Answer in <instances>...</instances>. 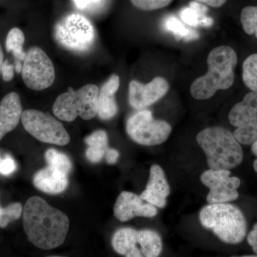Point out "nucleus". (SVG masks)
Segmentation results:
<instances>
[{"label":"nucleus","instance_id":"nucleus-1","mask_svg":"<svg viewBox=\"0 0 257 257\" xmlns=\"http://www.w3.org/2000/svg\"><path fill=\"white\" fill-rule=\"evenodd\" d=\"M23 226L28 239L37 248L50 250L65 241L69 227L64 213L41 197H32L23 209Z\"/></svg>","mask_w":257,"mask_h":257},{"label":"nucleus","instance_id":"nucleus-2","mask_svg":"<svg viewBox=\"0 0 257 257\" xmlns=\"http://www.w3.org/2000/svg\"><path fill=\"white\" fill-rule=\"evenodd\" d=\"M237 55L231 47L219 46L211 51L207 57V73L193 82L191 95L197 100L210 99L219 90H226L234 82V69Z\"/></svg>","mask_w":257,"mask_h":257},{"label":"nucleus","instance_id":"nucleus-3","mask_svg":"<svg viewBox=\"0 0 257 257\" xmlns=\"http://www.w3.org/2000/svg\"><path fill=\"white\" fill-rule=\"evenodd\" d=\"M196 140L205 154L209 169L230 170L242 162V148L234 135L226 128L220 126L204 128L198 134Z\"/></svg>","mask_w":257,"mask_h":257},{"label":"nucleus","instance_id":"nucleus-4","mask_svg":"<svg viewBox=\"0 0 257 257\" xmlns=\"http://www.w3.org/2000/svg\"><path fill=\"white\" fill-rule=\"evenodd\" d=\"M199 220L206 229L212 232L223 242L238 244L246 234V221L242 211L228 203L209 204L202 208Z\"/></svg>","mask_w":257,"mask_h":257},{"label":"nucleus","instance_id":"nucleus-5","mask_svg":"<svg viewBox=\"0 0 257 257\" xmlns=\"http://www.w3.org/2000/svg\"><path fill=\"white\" fill-rule=\"evenodd\" d=\"M99 89L95 84H87L78 90L69 87L67 92L56 99L52 107L56 117L64 121H73L77 116L84 120L95 117L98 112Z\"/></svg>","mask_w":257,"mask_h":257},{"label":"nucleus","instance_id":"nucleus-6","mask_svg":"<svg viewBox=\"0 0 257 257\" xmlns=\"http://www.w3.org/2000/svg\"><path fill=\"white\" fill-rule=\"evenodd\" d=\"M111 245L116 253L126 257H157L162 250L160 235L149 229L121 228L113 235Z\"/></svg>","mask_w":257,"mask_h":257},{"label":"nucleus","instance_id":"nucleus-7","mask_svg":"<svg viewBox=\"0 0 257 257\" xmlns=\"http://www.w3.org/2000/svg\"><path fill=\"white\" fill-rule=\"evenodd\" d=\"M54 35L57 43L74 52L90 50L95 41V31L85 17L70 14L60 20L55 27Z\"/></svg>","mask_w":257,"mask_h":257},{"label":"nucleus","instance_id":"nucleus-8","mask_svg":"<svg viewBox=\"0 0 257 257\" xmlns=\"http://www.w3.org/2000/svg\"><path fill=\"white\" fill-rule=\"evenodd\" d=\"M126 130L135 143L145 146H155L167 141L172 128L167 121L154 119L151 111L142 109L128 118Z\"/></svg>","mask_w":257,"mask_h":257},{"label":"nucleus","instance_id":"nucleus-9","mask_svg":"<svg viewBox=\"0 0 257 257\" xmlns=\"http://www.w3.org/2000/svg\"><path fill=\"white\" fill-rule=\"evenodd\" d=\"M21 120L25 130L42 143L64 146L70 142L62 123L47 113L27 109L23 111Z\"/></svg>","mask_w":257,"mask_h":257},{"label":"nucleus","instance_id":"nucleus-10","mask_svg":"<svg viewBox=\"0 0 257 257\" xmlns=\"http://www.w3.org/2000/svg\"><path fill=\"white\" fill-rule=\"evenodd\" d=\"M22 77L29 89L42 91L53 84L55 69L52 60L42 49L30 48L23 61Z\"/></svg>","mask_w":257,"mask_h":257},{"label":"nucleus","instance_id":"nucleus-11","mask_svg":"<svg viewBox=\"0 0 257 257\" xmlns=\"http://www.w3.org/2000/svg\"><path fill=\"white\" fill-rule=\"evenodd\" d=\"M230 124L236 127L234 136L241 145H251L257 140V92L248 93L235 104L229 114Z\"/></svg>","mask_w":257,"mask_h":257},{"label":"nucleus","instance_id":"nucleus-12","mask_svg":"<svg viewBox=\"0 0 257 257\" xmlns=\"http://www.w3.org/2000/svg\"><path fill=\"white\" fill-rule=\"evenodd\" d=\"M228 170H206L201 175V182L209 189L207 201L209 204L228 203L236 200L239 194L237 189L241 185L238 177H231Z\"/></svg>","mask_w":257,"mask_h":257},{"label":"nucleus","instance_id":"nucleus-13","mask_svg":"<svg viewBox=\"0 0 257 257\" xmlns=\"http://www.w3.org/2000/svg\"><path fill=\"white\" fill-rule=\"evenodd\" d=\"M169 89L170 84L163 77H155L146 84L131 81L128 85V102L134 109L142 110L162 99Z\"/></svg>","mask_w":257,"mask_h":257},{"label":"nucleus","instance_id":"nucleus-14","mask_svg":"<svg viewBox=\"0 0 257 257\" xmlns=\"http://www.w3.org/2000/svg\"><path fill=\"white\" fill-rule=\"evenodd\" d=\"M157 214V209L155 206L133 192H121L114 206L115 217L122 222L131 220L136 216L154 217Z\"/></svg>","mask_w":257,"mask_h":257},{"label":"nucleus","instance_id":"nucleus-15","mask_svg":"<svg viewBox=\"0 0 257 257\" xmlns=\"http://www.w3.org/2000/svg\"><path fill=\"white\" fill-rule=\"evenodd\" d=\"M170 194V185L162 167L157 165L152 166L146 189L140 197L152 205L162 209L165 207L167 204L166 199Z\"/></svg>","mask_w":257,"mask_h":257},{"label":"nucleus","instance_id":"nucleus-16","mask_svg":"<svg viewBox=\"0 0 257 257\" xmlns=\"http://www.w3.org/2000/svg\"><path fill=\"white\" fill-rule=\"evenodd\" d=\"M23 114L21 100L18 93L10 92L0 102V141L18 126Z\"/></svg>","mask_w":257,"mask_h":257},{"label":"nucleus","instance_id":"nucleus-17","mask_svg":"<svg viewBox=\"0 0 257 257\" xmlns=\"http://www.w3.org/2000/svg\"><path fill=\"white\" fill-rule=\"evenodd\" d=\"M67 176L63 172L48 166L35 174L33 177V183L39 190L47 194H60L68 186Z\"/></svg>","mask_w":257,"mask_h":257},{"label":"nucleus","instance_id":"nucleus-18","mask_svg":"<svg viewBox=\"0 0 257 257\" xmlns=\"http://www.w3.org/2000/svg\"><path fill=\"white\" fill-rule=\"evenodd\" d=\"M120 84L119 76L113 74L101 87L98 96V112L99 118L103 120L110 119L118 111L115 100V94Z\"/></svg>","mask_w":257,"mask_h":257},{"label":"nucleus","instance_id":"nucleus-19","mask_svg":"<svg viewBox=\"0 0 257 257\" xmlns=\"http://www.w3.org/2000/svg\"><path fill=\"white\" fill-rule=\"evenodd\" d=\"M207 8L201 3L194 1L189 3L188 8L181 11L180 18L182 21L189 26L209 27L212 25L213 20L207 16Z\"/></svg>","mask_w":257,"mask_h":257},{"label":"nucleus","instance_id":"nucleus-20","mask_svg":"<svg viewBox=\"0 0 257 257\" xmlns=\"http://www.w3.org/2000/svg\"><path fill=\"white\" fill-rule=\"evenodd\" d=\"M25 37L20 28L11 29L6 38L5 47L8 52H12L14 55L15 62H23L26 57L27 52L23 50Z\"/></svg>","mask_w":257,"mask_h":257},{"label":"nucleus","instance_id":"nucleus-21","mask_svg":"<svg viewBox=\"0 0 257 257\" xmlns=\"http://www.w3.org/2000/svg\"><path fill=\"white\" fill-rule=\"evenodd\" d=\"M164 27L167 31L172 32L178 40H184L187 42L199 38V34L197 32L192 29L186 28L182 22L174 16L168 17L165 19Z\"/></svg>","mask_w":257,"mask_h":257},{"label":"nucleus","instance_id":"nucleus-22","mask_svg":"<svg viewBox=\"0 0 257 257\" xmlns=\"http://www.w3.org/2000/svg\"><path fill=\"white\" fill-rule=\"evenodd\" d=\"M242 79L246 87L257 92V53L248 56L243 62Z\"/></svg>","mask_w":257,"mask_h":257},{"label":"nucleus","instance_id":"nucleus-23","mask_svg":"<svg viewBox=\"0 0 257 257\" xmlns=\"http://www.w3.org/2000/svg\"><path fill=\"white\" fill-rule=\"evenodd\" d=\"M45 160L49 166L68 175L72 170V162L67 155L55 150L50 149L45 153Z\"/></svg>","mask_w":257,"mask_h":257},{"label":"nucleus","instance_id":"nucleus-24","mask_svg":"<svg viewBox=\"0 0 257 257\" xmlns=\"http://www.w3.org/2000/svg\"><path fill=\"white\" fill-rule=\"evenodd\" d=\"M240 20L245 33L248 35H254L257 38V6L243 8Z\"/></svg>","mask_w":257,"mask_h":257},{"label":"nucleus","instance_id":"nucleus-25","mask_svg":"<svg viewBox=\"0 0 257 257\" xmlns=\"http://www.w3.org/2000/svg\"><path fill=\"white\" fill-rule=\"evenodd\" d=\"M22 212L23 206L20 203H13L4 208L0 207V227H6L11 221L18 219Z\"/></svg>","mask_w":257,"mask_h":257},{"label":"nucleus","instance_id":"nucleus-26","mask_svg":"<svg viewBox=\"0 0 257 257\" xmlns=\"http://www.w3.org/2000/svg\"><path fill=\"white\" fill-rule=\"evenodd\" d=\"M88 146L107 151L108 136L104 130H97L84 139Z\"/></svg>","mask_w":257,"mask_h":257},{"label":"nucleus","instance_id":"nucleus-27","mask_svg":"<svg viewBox=\"0 0 257 257\" xmlns=\"http://www.w3.org/2000/svg\"><path fill=\"white\" fill-rule=\"evenodd\" d=\"M135 8L144 11H153L166 8L173 0H130Z\"/></svg>","mask_w":257,"mask_h":257},{"label":"nucleus","instance_id":"nucleus-28","mask_svg":"<svg viewBox=\"0 0 257 257\" xmlns=\"http://www.w3.org/2000/svg\"><path fill=\"white\" fill-rule=\"evenodd\" d=\"M106 0H73L74 5L78 9L82 10H96L100 8Z\"/></svg>","mask_w":257,"mask_h":257},{"label":"nucleus","instance_id":"nucleus-29","mask_svg":"<svg viewBox=\"0 0 257 257\" xmlns=\"http://www.w3.org/2000/svg\"><path fill=\"white\" fill-rule=\"evenodd\" d=\"M16 169V163L11 157L6 156L4 158H2L0 156V174L2 175H11Z\"/></svg>","mask_w":257,"mask_h":257},{"label":"nucleus","instance_id":"nucleus-30","mask_svg":"<svg viewBox=\"0 0 257 257\" xmlns=\"http://www.w3.org/2000/svg\"><path fill=\"white\" fill-rule=\"evenodd\" d=\"M106 152L105 150L89 147L86 151V157L88 160L90 161L92 163H97L102 160L103 157L105 156Z\"/></svg>","mask_w":257,"mask_h":257},{"label":"nucleus","instance_id":"nucleus-31","mask_svg":"<svg viewBox=\"0 0 257 257\" xmlns=\"http://www.w3.org/2000/svg\"><path fill=\"white\" fill-rule=\"evenodd\" d=\"M15 66L10 64L9 61L6 60L3 62L1 67L3 79L5 82H10L14 78Z\"/></svg>","mask_w":257,"mask_h":257},{"label":"nucleus","instance_id":"nucleus-32","mask_svg":"<svg viewBox=\"0 0 257 257\" xmlns=\"http://www.w3.org/2000/svg\"><path fill=\"white\" fill-rule=\"evenodd\" d=\"M248 244L252 247L253 252L257 255V223L253 225V230L247 236Z\"/></svg>","mask_w":257,"mask_h":257},{"label":"nucleus","instance_id":"nucleus-33","mask_svg":"<svg viewBox=\"0 0 257 257\" xmlns=\"http://www.w3.org/2000/svg\"><path fill=\"white\" fill-rule=\"evenodd\" d=\"M119 157V152L114 149H108L105 154L106 162L109 165H114Z\"/></svg>","mask_w":257,"mask_h":257},{"label":"nucleus","instance_id":"nucleus-34","mask_svg":"<svg viewBox=\"0 0 257 257\" xmlns=\"http://www.w3.org/2000/svg\"><path fill=\"white\" fill-rule=\"evenodd\" d=\"M194 1L207 5L211 8H219L226 3V0H194Z\"/></svg>","mask_w":257,"mask_h":257},{"label":"nucleus","instance_id":"nucleus-35","mask_svg":"<svg viewBox=\"0 0 257 257\" xmlns=\"http://www.w3.org/2000/svg\"><path fill=\"white\" fill-rule=\"evenodd\" d=\"M251 150L253 155L257 157V140L251 144Z\"/></svg>","mask_w":257,"mask_h":257},{"label":"nucleus","instance_id":"nucleus-36","mask_svg":"<svg viewBox=\"0 0 257 257\" xmlns=\"http://www.w3.org/2000/svg\"><path fill=\"white\" fill-rule=\"evenodd\" d=\"M3 62H4V54H3V49L0 45V72H1V67Z\"/></svg>","mask_w":257,"mask_h":257},{"label":"nucleus","instance_id":"nucleus-37","mask_svg":"<svg viewBox=\"0 0 257 257\" xmlns=\"http://www.w3.org/2000/svg\"><path fill=\"white\" fill-rule=\"evenodd\" d=\"M253 168L255 172H257V159L254 161V162H253Z\"/></svg>","mask_w":257,"mask_h":257}]
</instances>
